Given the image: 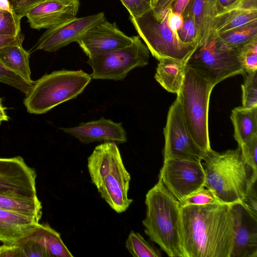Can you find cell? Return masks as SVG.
<instances>
[{
    "mask_svg": "<svg viewBox=\"0 0 257 257\" xmlns=\"http://www.w3.org/2000/svg\"><path fill=\"white\" fill-rule=\"evenodd\" d=\"M29 239L43 246L48 257H73L63 242L60 234L47 223H37Z\"/></svg>",
    "mask_w": 257,
    "mask_h": 257,
    "instance_id": "23",
    "label": "cell"
},
{
    "mask_svg": "<svg viewBox=\"0 0 257 257\" xmlns=\"http://www.w3.org/2000/svg\"><path fill=\"white\" fill-rule=\"evenodd\" d=\"M134 37L125 35L105 18L90 29L77 41L88 56L100 54L122 49L131 45Z\"/></svg>",
    "mask_w": 257,
    "mask_h": 257,
    "instance_id": "14",
    "label": "cell"
},
{
    "mask_svg": "<svg viewBox=\"0 0 257 257\" xmlns=\"http://www.w3.org/2000/svg\"><path fill=\"white\" fill-rule=\"evenodd\" d=\"M255 22L257 8H248L242 4L217 13L214 18L210 36L219 35Z\"/></svg>",
    "mask_w": 257,
    "mask_h": 257,
    "instance_id": "19",
    "label": "cell"
},
{
    "mask_svg": "<svg viewBox=\"0 0 257 257\" xmlns=\"http://www.w3.org/2000/svg\"><path fill=\"white\" fill-rule=\"evenodd\" d=\"M202 161L204 187L211 190L221 203L241 202L256 181L257 170L246 161L238 146L222 153L211 150Z\"/></svg>",
    "mask_w": 257,
    "mask_h": 257,
    "instance_id": "2",
    "label": "cell"
},
{
    "mask_svg": "<svg viewBox=\"0 0 257 257\" xmlns=\"http://www.w3.org/2000/svg\"><path fill=\"white\" fill-rule=\"evenodd\" d=\"M0 246H1V245H0Z\"/></svg>",
    "mask_w": 257,
    "mask_h": 257,
    "instance_id": "48",
    "label": "cell"
},
{
    "mask_svg": "<svg viewBox=\"0 0 257 257\" xmlns=\"http://www.w3.org/2000/svg\"><path fill=\"white\" fill-rule=\"evenodd\" d=\"M183 17L182 14L172 11L170 7L167 15L166 22L168 27L174 32L177 34L183 23Z\"/></svg>",
    "mask_w": 257,
    "mask_h": 257,
    "instance_id": "39",
    "label": "cell"
},
{
    "mask_svg": "<svg viewBox=\"0 0 257 257\" xmlns=\"http://www.w3.org/2000/svg\"><path fill=\"white\" fill-rule=\"evenodd\" d=\"M230 205L234 230L230 257H257V217L241 202Z\"/></svg>",
    "mask_w": 257,
    "mask_h": 257,
    "instance_id": "15",
    "label": "cell"
},
{
    "mask_svg": "<svg viewBox=\"0 0 257 257\" xmlns=\"http://www.w3.org/2000/svg\"><path fill=\"white\" fill-rule=\"evenodd\" d=\"M36 177L22 157L0 158V194L37 198Z\"/></svg>",
    "mask_w": 257,
    "mask_h": 257,
    "instance_id": "12",
    "label": "cell"
},
{
    "mask_svg": "<svg viewBox=\"0 0 257 257\" xmlns=\"http://www.w3.org/2000/svg\"><path fill=\"white\" fill-rule=\"evenodd\" d=\"M91 79L89 74L82 70L62 69L46 74L34 81L24 104L30 113H45L59 104L76 98Z\"/></svg>",
    "mask_w": 257,
    "mask_h": 257,
    "instance_id": "6",
    "label": "cell"
},
{
    "mask_svg": "<svg viewBox=\"0 0 257 257\" xmlns=\"http://www.w3.org/2000/svg\"><path fill=\"white\" fill-rule=\"evenodd\" d=\"M256 182L249 189L241 203L254 216L257 217V196Z\"/></svg>",
    "mask_w": 257,
    "mask_h": 257,
    "instance_id": "38",
    "label": "cell"
},
{
    "mask_svg": "<svg viewBox=\"0 0 257 257\" xmlns=\"http://www.w3.org/2000/svg\"><path fill=\"white\" fill-rule=\"evenodd\" d=\"M38 223L27 216L0 208V241L17 243L30 235Z\"/></svg>",
    "mask_w": 257,
    "mask_h": 257,
    "instance_id": "18",
    "label": "cell"
},
{
    "mask_svg": "<svg viewBox=\"0 0 257 257\" xmlns=\"http://www.w3.org/2000/svg\"><path fill=\"white\" fill-rule=\"evenodd\" d=\"M183 17L184 20L182 26L177 31L179 39L184 43L198 44L197 29L193 17L190 14Z\"/></svg>",
    "mask_w": 257,
    "mask_h": 257,
    "instance_id": "33",
    "label": "cell"
},
{
    "mask_svg": "<svg viewBox=\"0 0 257 257\" xmlns=\"http://www.w3.org/2000/svg\"><path fill=\"white\" fill-rule=\"evenodd\" d=\"M144 231L169 257H185L182 240L181 206L160 179L146 195Z\"/></svg>",
    "mask_w": 257,
    "mask_h": 257,
    "instance_id": "3",
    "label": "cell"
},
{
    "mask_svg": "<svg viewBox=\"0 0 257 257\" xmlns=\"http://www.w3.org/2000/svg\"><path fill=\"white\" fill-rule=\"evenodd\" d=\"M125 247L135 257H161L159 249L147 241L139 232L131 231L125 241Z\"/></svg>",
    "mask_w": 257,
    "mask_h": 257,
    "instance_id": "27",
    "label": "cell"
},
{
    "mask_svg": "<svg viewBox=\"0 0 257 257\" xmlns=\"http://www.w3.org/2000/svg\"><path fill=\"white\" fill-rule=\"evenodd\" d=\"M159 179L179 201L204 187L205 173L202 161L174 158L165 160Z\"/></svg>",
    "mask_w": 257,
    "mask_h": 257,
    "instance_id": "10",
    "label": "cell"
},
{
    "mask_svg": "<svg viewBox=\"0 0 257 257\" xmlns=\"http://www.w3.org/2000/svg\"><path fill=\"white\" fill-rule=\"evenodd\" d=\"M0 208L27 216L38 222L42 215V204L38 197L0 194Z\"/></svg>",
    "mask_w": 257,
    "mask_h": 257,
    "instance_id": "25",
    "label": "cell"
},
{
    "mask_svg": "<svg viewBox=\"0 0 257 257\" xmlns=\"http://www.w3.org/2000/svg\"><path fill=\"white\" fill-rule=\"evenodd\" d=\"M241 85L242 107L251 108L257 106V71L245 73Z\"/></svg>",
    "mask_w": 257,
    "mask_h": 257,
    "instance_id": "28",
    "label": "cell"
},
{
    "mask_svg": "<svg viewBox=\"0 0 257 257\" xmlns=\"http://www.w3.org/2000/svg\"><path fill=\"white\" fill-rule=\"evenodd\" d=\"M211 81L186 65L184 80L177 94L187 128L195 143L204 154L210 151L208 112Z\"/></svg>",
    "mask_w": 257,
    "mask_h": 257,
    "instance_id": "5",
    "label": "cell"
},
{
    "mask_svg": "<svg viewBox=\"0 0 257 257\" xmlns=\"http://www.w3.org/2000/svg\"><path fill=\"white\" fill-rule=\"evenodd\" d=\"M238 57L245 73L257 71V37L238 49Z\"/></svg>",
    "mask_w": 257,
    "mask_h": 257,
    "instance_id": "29",
    "label": "cell"
},
{
    "mask_svg": "<svg viewBox=\"0 0 257 257\" xmlns=\"http://www.w3.org/2000/svg\"><path fill=\"white\" fill-rule=\"evenodd\" d=\"M23 253V257H48L44 247L28 237L18 242Z\"/></svg>",
    "mask_w": 257,
    "mask_h": 257,
    "instance_id": "34",
    "label": "cell"
},
{
    "mask_svg": "<svg viewBox=\"0 0 257 257\" xmlns=\"http://www.w3.org/2000/svg\"><path fill=\"white\" fill-rule=\"evenodd\" d=\"M0 62L7 69L33 82L29 65V53L17 43L0 48Z\"/></svg>",
    "mask_w": 257,
    "mask_h": 257,
    "instance_id": "24",
    "label": "cell"
},
{
    "mask_svg": "<svg viewBox=\"0 0 257 257\" xmlns=\"http://www.w3.org/2000/svg\"><path fill=\"white\" fill-rule=\"evenodd\" d=\"M105 19L103 12L81 18L75 17L48 29L38 40L36 47L54 52L79 40L90 29Z\"/></svg>",
    "mask_w": 257,
    "mask_h": 257,
    "instance_id": "13",
    "label": "cell"
},
{
    "mask_svg": "<svg viewBox=\"0 0 257 257\" xmlns=\"http://www.w3.org/2000/svg\"><path fill=\"white\" fill-rule=\"evenodd\" d=\"M145 1L147 2L148 3H150L152 5V3L153 2V0H145Z\"/></svg>",
    "mask_w": 257,
    "mask_h": 257,
    "instance_id": "47",
    "label": "cell"
},
{
    "mask_svg": "<svg viewBox=\"0 0 257 257\" xmlns=\"http://www.w3.org/2000/svg\"><path fill=\"white\" fill-rule=\"evenodd\" d=\"M180 202L181 207L187 205L201 206L221 203L214 192L205 187L192 193Z\"/></svg>",
    "mask_w": 257,
    "mask_h": 257,
    "instance_id": "32",
    "label": "cell"
},
{
    "mask_svg": "<svg viewBox=\"0 0 257 257\" xmlns=\"http://www.w3.org/2000/svg\"><path fill=\"white\" fill-rule=\"evenodd\" d=\"M91 182L101 197L116 212L126 211L133 202L128 197L131 179L115 142L97 146L87 159Z\"/></svg>",
    "mask_w": 257,
    "mask_h": 257,
    "instance_id": "4",
    "label": "cell"
},
{
    "mask_svg": "<svg viewBox=\"0 0 257 257\" xmlns=\"http://www.w3.org/2000/svg\"><path fill=\"white\" fill-rule=\"evenodd\" d=\"M79 0H44L26 16L31 28L49 29L76 17Z\"/></svg>",
    "mask_w": 257,
    "mask_h": 257,
    "instance_id": "16",
    "label": "cell"
},
{
    "mask_svg": "<svg viewBox=\"0 0 257 257\" xmlns=\"http://www.w3.org/2000/svg\"><path fill=\"white\" fill-rule=\"evenodd\" d=\"M238 146L240 147L242 156L246 161L257 170V136Z\"/></svg>",
    "mask_w": 257,
    "mask_h": 257,
    "instance_id": "37",
    "label": "cell"
},
{
    "mask_svg": "<svg viewBox=\"0 0 257 257\" xmlns=\"http://www.w3.org/2000/svg\"><path fill=\"white\" fill-rule=\"evenodd\" d=\"M128 10L130 16L137 18L141 16L151 9L152 5L145 0H120Z\"/></svg>",
    "mask_w": 257,
    "mask_h": 257,
    "instance_id": "36",
    "label": "cell"
},
{
    "mask_svg": "<svg viewBox=\"0 0 257 257\" xmlns=\"http://www.w3.org/2000/svg\"><path fill=\"white\" fill-rule=\"evenodd\" d=\"M164 135V160L174 158L202 160L204 154L191 137L177 97L169 108Z\"/></svg>",
    "mask_w": 257,
    "mask_h": 257,
    "instance_id": "11",
    "label": "cell"
},
{
    "mask_svg": "<svg viewBox=\"0 0 257 257\" xmlns=\"http://www.w3.org/2000/svg\"><path fill=\"white\" fill-rule=\"evenodd\" d=\"M181 225L185 257H230L234 235L230 205L182 206Z\"/></svg>",
    "mask_w": 257,
    "mask_h": 257,
    "instance_id": "1",
    "label": "cell"
},
{
    "mask_svg": "<svg viewBox=\"0 0 257 257\" xmlns=\"http://www.w3.org/2000/svg\"><path fill=\"white\" fill-rule=\"evenodd\" d=\"M176 0H153L152 10L154 12H158L165 10L172 7Z\"/></svg>",
    "mask_w": 257,
    "mask_h": 257,
    "instance_id": "43",
    "label": "cell"
},
{
    "mask_svg": "<svg viewBox=\"0 0 257 257\" xmlns=\"http://www.w3.org/2000/svg\"><path fill=\"white\" fill-rule=\"evenodd\" d=\"M169 9L158 12L152 9L139 17H131V21L151 54L158 61L168 58L186 64L198 44L183 43L177 34L168 27L166 18Z\"/></svg>",
    "mask_w": 257,
    "mask_h": 257,
    "instance_id": "7",
    "label": "cell"
},
{
    "mask_svg": "<svg viewBox=\"0 0 257 257\" xmlns=\"http://www.w3.org/2000/svg\"><path fill=\"white\" fill-rule=\"evenodd\" d=\"M186 65L209 79L214 86L228 77L245 74L238 49L230 48L213 36L197 47Z\"/></svg>",
    "mask_w": 257,
    "mask_h": 257,
    "instance_id": "8",
    "label": "cell"
},
{
    "mask_svg": "<svg viewBox=\"0 0 257 257\" xmlns=\"http://www.w3.org/2000/svg\"><path fill=\"white\" fill-rule=\"evenodd\" d=\"M24 36L21 33L17 36L0 35V48L17 43H22Z\"/></svg>",
    "mask_w": 257,
    "mask_h": 257,
    "instance_id": "42",
    "label": "cell"
},
{
    "mask_svg": "<svg viewBox=\"0 0 257 257\" xmlns=\"http://www.w3.org/2000/svg\"><path fill=\"white\" fill-rule=\"evenodd\" d=\"M230 119L234 127V138L238 146L257 136V106L245 108L242 106L232 110Z\"/></svg>",
    "mask_w": 257,
    "mask_h": 257,
    "instance_id": "22",
    "label": "cell"
},
{
    "mask_svg": "<svg viewBox=\"0 0 257 257\" xmlns=\"http://www.w3.org/2000/svg\"><path fill=\"white\" fill-rule=\"evenodd\" d=\"M21 20L11 11L0 10V35L17 36L21 33Z\"/></svg>",
    "mask_w": 257,
    "mask_h": 257,
    "instance_id": "31",
    "label": "cell"
},
{
    "mask_svg": "<svg viewBox=\"0 0 257 257\" xmlns=\"http://www.w3.org/2000/svg\"><path fill=\"white\" fill-rule=\"evenodd\" d=\"M44 0H12V11L20 20Z\"/></svg>",
    "mask_w": 257,
    "mask_h": 257,
    "instance_id": "35",
    "label": "cell"
},
{
    "mask_svg": "<svg viewBox=\"0 0 257 257\" xmlns=\"http://www.w3.org/2000/svg\"><path fill=\"white\" fill-rule=\"evenodd\" d=\"M0 10L11 11V6L9 0H0Z\"/></svg>",
    "mask_w": 257,
    "mask_h": 257,
    "instance_id": "46",
    "label": "cell"
},
{
    "mask_svg": "<svg viewBox=\"0 0 257 257\" xmlns=\"http://www.w3.org/2000/svg\"><path fill=\"white\" fill-rule=\"evenodd\" d=\"M191 14L198 33V47L210 37L214 18L217 14L216 0H191L182 16Z\"/></svg>",
    "mask_w": 257,
    "mask_h": 257,
    "instance_id": "20",
    "label": "cell"
},
{
    "mask_svg": "<svg viewBox=\"0 0 257 257\" xmlns=\"http://www.w3.org/2000/svg\"><path fill=\"white\" fill-rule=\"evenodd\" d=\"M159 61L155 79L166 90L177 94L184 80L186 64L168 58Z\"/></svg>",
    "mask_w": 257,
    "mask_h": 257,
    "instance_id": "21",
    "label": "cell"
},
{
    "mask_svg": "<svg viewBox=\"0 0 257 257\" xmlns=\"http://www.w3.org/2000/svg\"><path fill=\"white\" fill-rule=\"evenodd\" d=\"M0 257H23L19 244H4L0 246Z\"/></svg>",
    "mask_w": 257,
    "mask_h": 257,
    "instance_id": "40",
    "label": "cell"
},
{
    "mask_svg": "<svg viewBox=\"0 0 257 257\" xmlns=\"http://www.w3.org/2000/svg\"><path fill=\"white\" fill-rule=\"evenodd\" d=\"M150 51L139 36L125 48L88 57L87 63L92 69L90 75L95 79L123 80L133 69L149 63Z\"/></svg>",
    "mask_w": 257,
    "mask_h": 257,
    "instance_id": "9",
    "label": "cell"
},
{
    "mask_svg": "<svg viewBox=\"0 0 257 257\" xmlns=\"http://www.w3.org/2000/svg\"><path fill=\"white\" fill-rule=\"evenodd\" d=\"M216 38L228 47L238 49L257 37V22L251 23L217 35Z\"/></svg>",
    "mask_w": 257,
    "mask_h": 257,
    "instance_id": "26",
    "label": "cell"
},
{
    "mask_svg": "<svg viewBox=\"0 0 257 257\" xmlns=\"http://www.w3.org/2000/svg\"><path fill=\"white\" fill-rule=\"evenodd\" d=\"M242 0H216L217 14L242 5Z\"/></svg>",
    "mask_w": 257,
    "mask_h": 257,
    "instance_id": "41",
    "label": "cell"
},
{
    "mask_svg": "<svg viewBox=\"0 0 257 257\" xmlns=\"http://www.w3.org/2000/svg\"><path fill=\"white\" fill-rule=\"evenodd\" d=\"M34 81L31 82L25 80L6 68L0 62V82L13 87L26 95L31 90Z\"/></svg>",
    "mask_w": 257,
    "mask_h": 257,
    "instance_id": "30",
    "label": "cell"
},
{
    "mask_svg": "<svg viewBox=\"0 0 257 257\" xmlns=\"http://www.w3.org/2000/svg\"><path fill=\"white\" fill-rule=\"evenodd\" d=\"M60 129L83 144L96 141L122 144L127 141L126 132L122 123L115 122L103 117L96 120L82 122L76 126Z\"/></svg>",
    "mask_w": 257,
    "mask_h": 257,
    "instance_id": "17",
    "label": "cell"
},
{
    "mask_svg": "<svg viewBox=\"0 0 257 257\" xmlns=\"http://www.w3.org/2000/svg\"><path fill=\"white\" fill-rule=\"evenodd\" d=\"M191 0H176L172 5V11L183 15Z\"/></svg>",
    "mask_w": 257,
    "mask_h": 257,
    "instance_id": "44",
    "label": "cell"
},
{
    "mask_svg": "<svg viewBox=\"0 0 257 257\" xmlns=\"http://www.w3.org/2000/svg\"><path fill=\"white\" fill-rule=\"evenodd\" d=\"M7 107H5L2 104V99L0 98V124L4 121H9V117L6 113Z\"/></svg>",
    "mask_w": 257,
    "mask_h": 257,
    "instance_id": "45",
    "label": "cell"
}]
</instances>
